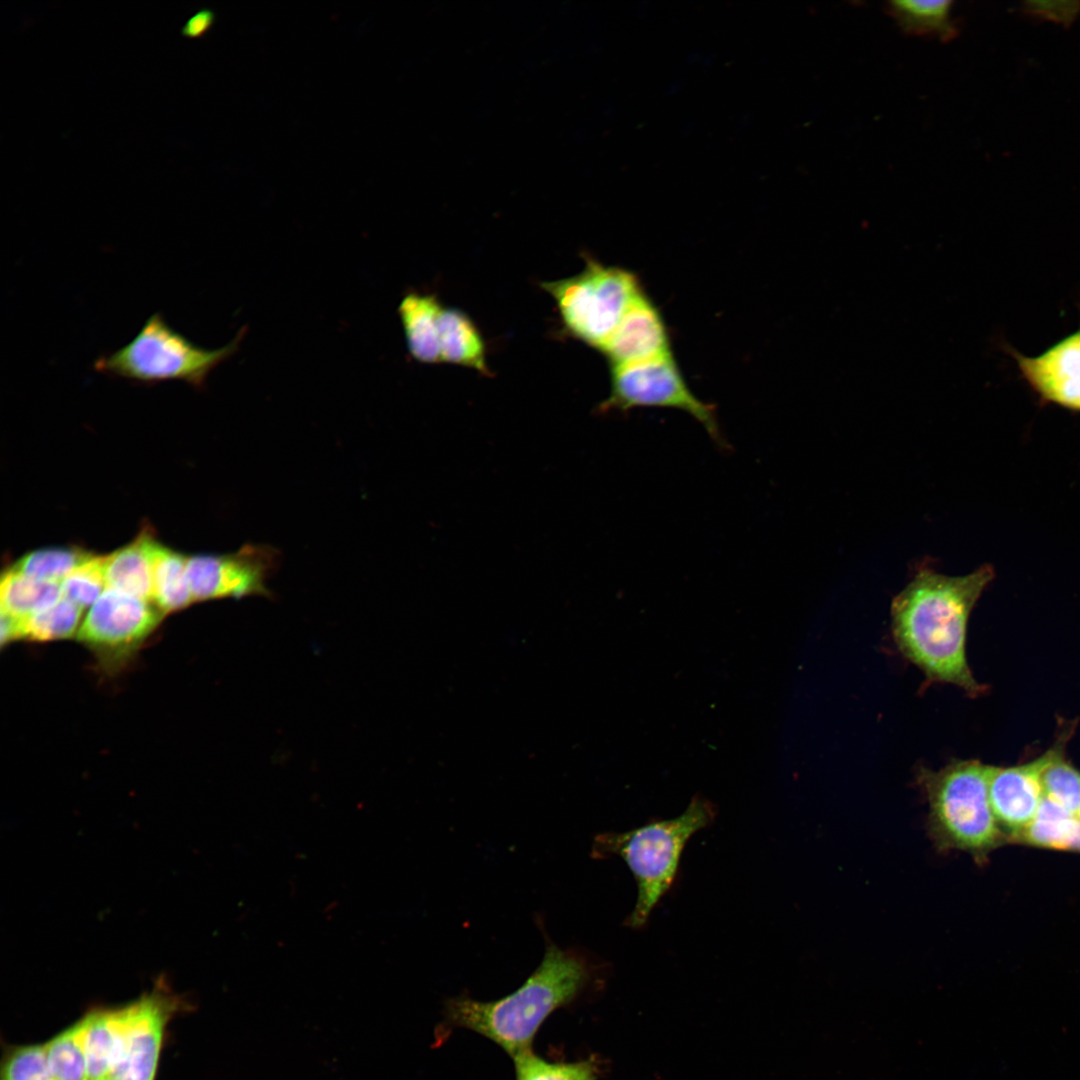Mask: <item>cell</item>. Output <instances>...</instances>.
Wrapping results in <instances>:
<instances>
[{
    "mask_svg": "<svg viewBox=\"0 0 1080 1080\" xmlns=\"http://www.w3.org/2000/svg\"><path fill=\"white\" fill-rule=\"evenodd\" d=\"M994 576L990 565L963 576L922 568L894 597V642L929 683L952 684L970 696L984 692L966 659V634L971 611Z\"/></svg>",
    "mask_w": 1080,
    "mask_h": 1080,
    "instance_id": "6da1fadb",
    "label": "cell"
},
{
    "mask_svg": "<svg viewBox=\"0 0 1080 1080\" xmlns=\"http://www.w3.org/2000/svg\"><path fill=\"white\" fill-rule=\"evenodd\" d=\"M593 973L587 954L575 947L559 948L546 937L540 965L517 990L490 1002L452 999L447 1016L452 1024L487 1037L515 1056L530 1049L545 1019L578 997Z\"/></svg>",
    "mask_w": 1080,
    "mask_h": 1080,
    "instance_id": "7a4b0ae2",
    "label": "cell"
},
{
    "mask_svg": "<svg viewBox=\"0 0 1080 1080\" xmlns=\"http://www.w3.org/2000/svg\"><path fill=\"white\" fill-rule=\"evenodd\" d=\"M717 815L714 804L695 796L685 811L670 819H654L625 832H604L594 837L591 856L619 857L631 871L637 888L634 907L624 920L633 930L644 928L679 873L686 844L710 826Z\"/></svg>",
    "mask_w": 1080,
    "mask_h": 1080,
    "instance_id": "3957f363",
    "label": "cell"
},
{
    "mask_svg": "<svg viewBox=\"0 0 1080 1080\" xmlns=\"http://www.w3.org/2000/svg\"><path fill=\"white\" fill-rule=\"evenodd\" d=\"M990 767L953 760L935 771L920 766L915 779L928 804L927 830L937 850L983 857L1001 840L988 792Z\"/></svg>",
    "mask_w": 1080,
    "mask_h": 1080,
    "instance_id": "277c9868",
    "label": "cell"
},
{
    "mask_svg": "<svg viewBox=\"0 0 1080 1080\" xmlns=\"http://www.w3.org/2000/svg\"><path fill=\"white\" fill-rule=\"evenodd\" d=\"M244 333L245 329H241L227 345L206 349L170 326L162 313L155 312L132 340L100 355L93 368L103 375L136 384L181 381L201 389L211 372L236 353Z\"/></svg>",
    "mask_w": 1080,
    "mask_h": 1080,
    "instance_id": "5b68a950",
    "label": "cell"
},
{
    "mask_svg": "<svg viewBox=\"0 0 1080 1080\" xmlns=\"http://www.w3.org/2000/svg\"><path fill=\"white\" fill-rule=\"evenodd\" d=\"M541 287L554 299L568 333L599 351L645 291L634 272L590 257L580 273Z\"/></svg>",
    "mask_w": 1080,
    "mask_h": 1080,
    "instance_id": "8992f818",
    "label": "cell"
},
{
    "mask_svg": "<svg viewBox=\"0 0 1080 1080\" xmlns=\"http://www.w3.org/2000/svg\"><path fill=\"white\" fill-rule=\"evenodd\" d=\"M610 393L599 412L626 413L635 408H671L699 422L720 447L727 441L720 430L716 408L689 388L672 353L633 364L610 367Z\"/></svg>",
    "mask_w": 1080,
    "mask_h": 1080,
    "instance_id": "52a82bcc",
    "label": "cell"
},
{
    "mask_svg": "<svg viewBox=\"0 0 1080 1080\" xmlns=\"http://www.w3.org/2000/svg\"><path fill=\"white\" fill-rule=\"evenodd\" d=\"M279 562L278 550L256 544L231 554L190 556L186 572L193 600L268 596L266 581Z\"/></svg>",
    "mask_w": 1080,
    "mask_h": 1080,
    "instance_id": "ba28073f",
    "label": "cell"
},
{
    "mask_svg": "<svg viewBox=\"0 0 1080 1080\" xmlns=\"http://www.w3.org/2000/svg\"><path fill=\"white\" fill-rule=\"evenodd\" d=\"M184 1003L161 987L129 1003L111 1080H155L165 1032Z\"/></svg>",
    "mask_w": 1080,
    "mask_h": 1080,
    "instance_id": "9c48e42d",
    "label": "cell"
},
{
    "mask_svg": "<svg viewBox=\"0 0 1080 1080\" xmlns=\"http://www.w3.org/2000/svg\"><path fill=\"white\" fill-rule=\"evenodd\" d=\"M160 616L150 601L106 588L90 607L78 629V639L95 648H127L152 632Z\"/></svg>",
    "mask_w": 1080,
    "mask_h": 1080,
    "instance_id": "30bf717a",
    "label": "cell"
},
{
    "mask_svg": "<svg viewBox=\"0 0 1080 1080\" xmlns=\"http://www.w3.org/2000/svg\"><path fill=\"white\" fill-rule=\"evenodd\" d=\"M1010 352L1042 401L1080 412V329L1037 356Z\"/></svg>",
    "mask_w": 1080,
    "mask_h": 1080,
    "instance_id": "8fae6325",
    "label": "cell"
},
{
    "mask_svg": "<svg viewBox=\"0 0 1080 1080\" xmlns=\"http://www.w3.org/2000/svg\"><path fill=\"white\" fill-rule=\"evenodd\" d=\"M600 352L610 367L643 362L673 352L664 317L645 291L629 307Z\"/></svg>",
    "mask_w": 1080,
    "mask_h": 1080,
    "instance_id": "7c38bea8",
    "label": "cell"
},
{
    "mask_svg": "<svg viewBox=\"0 0 1080 1080\" xmlns=\"http://www.w3.org/2000/svg\"><path fill=\"white\" fill-rule=\"evenodd\" d=\"M1044 756L1014 767H990L988 792L1001 830L1016 836L1034 818L1043 798L1040 780Z\"/></svg>",
    "mask_w": 1080,
    "mask_h": 1080,
    "instance_id": "4fadbf2b",
    "label": "cell"
},
{
    "mask_svg": "<svg viewBox=\"0 0 1080 1080\" xmlns=\"http://www.w3.org/2000/svg\"><path fill=\"white\" fill-rule=\"evenodd\" d=\"M156 542L151 529H143L132 542L105 555L107 588L152 601L153 550Z\"/></svg>",
    "mask_w": 1080,
    "mask_h": 1080,
    "instance_id": "5bb4252c",
    "label": "cell"
},
{
    "mask_svg": "<svg viewBox=\"0 0 1080 1080\" xmlns=\"http://www.w3.org/2000/svg\"><path fill=\"white\" fill-rule=\"evenodd\" d=\"M129 1015V1004L94 1008L80 1019L88 1080L108 1078Z\"/></svg>",
    "mask_w": 1080,
    "mask_h": 1080,
    "instance_id": "9a60e30c",
    "label": "cell"
},
{
    "mask_svg": "<svg viewBox=\"0 0 1080 1080\" xmlns=\"http://www.w3.org/2000/svg\"><path fill=\"white\" fill-rule=\"evenodd\" d=\"M442 305L432 294L409 292L401 300L398 314L409 354L418 362H441L439 316Z\"/></svg>",
    "mask_w": 1080,
    "mask_h": 1080,
    "instance_id": "2e32d148",
    "label": "cell"
},
{
    "mask_svg": "<svg viewBox=\"0 0 1080 1080\" xmlns=\"http://www.w3.org/2000/svg\"><path fill=\"white\" fill-rule=\"evenodd\" d=\"M441 361L461 365L488 375L485 344L472 321L463 311L442 307L439 316Z\"/></svg>",
    "mask_w": 1080,
    "mask_h": 1080,
    "instance_id": "e0dca14e",
    "label": "cell"
},
{
    "mask_svg": "<svg viewBox=\"0 0 1080 1080\" xmlns=\"http://www.w3.org/2000/svg\"><path fill=\"white\" fill-rule=\"evenodd\" d=\"M187 560L182 553L156 542L152 602L161 613L183 609L194 601L187 578Z\"/></svg>",
    "mask_w": 1080,
    "mask_h": 1080,
    "instance_id": "ac0fdd59",
    "label": "cell"
},
{
    "mask_svg": "<svg viewBox=\"0 0 1080 1080\" xmlns=\"http://www.w3.org/2000/svg\"><path fill=\"white\" fill-rule=\"evenodd\" d=\"M952 5L951 1H890L886 10L905 33L947 41L958 34Z\"/></svg>",
    "mask_w": 1080,
    "mask_h": 1080,
    "instance_id": "d6986e66",
    "label": "cell"
},
{
    "mask_svg": "<svg viewBox=\"0 0 1080 1080\" xmlns=\"http://www.w3.org/2000/svg\"><path fill=\"white\" fill-rule=\"evenodd\" d=\"M62 598L60 583L24 576L10 567L1 577V614L23 620Z\"/></svg>",
    "mask_w": 1080,
    "mask_h": 1080,
    "instance_id": "ffe728a7",
    "label": "cell"
},
{
    "mask_svg": "<svg viewBox=\"0 0 1080 1080\" xmlns=\"http://www.w3.org/2000/svg\"><path fill=\"white\" fill-rule=\"evenodd\" d=\"M1019 836L1035 846L1080 851V820L1043 796L1034 818Z\"/></svg>",
    "mask_w": 1080,
    "mask_h": 1080,
    "instance_id": "44dd1931",
    "label": "cell"
},
{
    "mask_svg": "<svg viewBox=\"0 0 1080 1080\" xmlns=\"http://www.w3.org/2000/svg\"><path fill=\"white\" fill-rule=\"evenodd\" d=\"M93 556L79 547H46L23 555L10 568L33 579L60 583Z\"/></svg>",
    "mask_w": 1080,
    "mask_h": 1080,
    "instance_id": "7402d4cb",
    "label": "cell"
},
{
    "mask_svg": "<svg viewBox=\"0 0 1080 1080\" xmlns=\"http://www.w3.org/2000/svg\"><path fill=\"white\" fill-rule=\"evenodd\" d=\"M53 1080H88L81 1019L45 1043Z\"/></svg>",
    "mask_w": 1080,
    "mask_h": 1080,
    "instance_id": "603a6c76",
    "label": "cell"
},
{
    "mask_svg": "<svg viewBox=\"0 0 1080 1080\" xmlns=\"http://www.w3.org/2000/svg\"><path fill=\"white\" fill-rule=\"evenodd\" d=\"M82 609L61 598L53 605L19 621L18 639L48 641L68 638L76 632Z\"/></svg>",
    "mask_w": 1080,
    "mask_h": 1080,
    "instance_id": "cb8c5ba5",
    "label": "cell"
},
{
    "mask_svg": "<svg viewBox=\"0 0 1080 1080\" xmlns=\"http://www.w3.org/2000/svg\"><path fill=\"white\" fill-rule=\"evenodd\" d=\"M1043 756L1040 773L1043 796L1076 815L1080 809V772L1057 750Z\"/></svg>",
    "mask_w": 1080,
    "mask_h": 1080,
    "instance_id": "d4e9b609",
    "label": "cell"
},
{
    "mask_svg": "<svg viewBox=\"0 0 1080 1080\" xmlns=\"http://www.w3.org/2000/svg\"><path fill=\"white\" fill-rule=\"evenodd\" d=\"M107 588L104 556H93L60 582L62 598L84 610L91 607Z\"/></svg>",
    "mask_w": 1080,
    "mask_h": 1080,
    "instance_id": "484cf974",
    "label": "cell"
},
{
    "mask_svg": "<svg viewBox=\"0 0 1080 1080\" xmlns=\"http://www.w3.org/2000/svg\"><path fill=\"white\" fill-rule=\"evenodd\" d=\"M517 1080H581L597 1072L595 1063L586 1060L575 1063L548 1062L530 1049L513 1056Z\"/></svg>",
    "mask_w": 1080,
    "mask_h": 1080,
    "instance_id": "4316f807",
    "label": "cell"
},
{
    "mask_svg": "<svg viewBox=\"0 0 1080 1080\" xmlns=\"http://www.w3.org/2000/svg\"><path fill=\"white\" fill-rule=\"evenodd\" d=\"M0 1080H53L45 1043L8 1047L1 1062Z\"/></svg>",
    "mask_w": 1080,
    "mask_h": 1080,
    "instance_id": "83f0119b",
    "label": "cell"
},
{
    "mask_svg": "<svg viewBox=\"0 0 1080 1080\" xmlns=\"http://www.w3.org/2000/svg\"><path fill=\"white\" fill-rule=\"evenodd\" d=\"M1021 14L1031 20L1050 21L1062 25L1068 29L1080 14V1L1056 0L1035 1L1029 0L1021 3Z\"/></svg>",
    "mask_w": 1080,
    "mask_h": 1080,
    "instance_id": "f1b7e54d",
    "label": "cell"
},
{
    "mask_svg": "<svg viewBox=\"0 0 1080 1080\" xmlns=\"http://www.w3.org/2000/svg\"><path fill=\"white\" fill-rule=\"evenodd\" d=\"M215 20L216 14L212 9H199L186 20L181 28V35L188 39L201 38L213 27Z\"/></svg>",
    "mask_w": 1080,
    "mask_h": 1080,
    "instance_id": "f546056e",
    "label": "cell"
},
{
    "mask_svg": "<svg viewBox=\"0 0 1080 1080\" xmlns=\"http://www.w3.org/2000/svg\"><path fill=\"white\" fill-rule=\"evenodd\" d=\"M596 1077H597V1072L592 1073V1074L582 1078L581 1080H596Z\"/></svg>",
    "mask_w": 1080,
    "mask_h": 1080,
    "instance_id": "4dcf8cb0",
    "label": "cell"
},
{
    "mask_svg": "<svg viewBox=\"0 0 1080 1080\" xmlns=\"http://www.w3.org/2000/svg\"><path fill=\"white\" fill-rule=\"evenodd\" d=\"M1076 816H1077V817H1078V819L1080 820V809L1078 810V812H1077Z\"/></svg>",
    "mask_w": 1080,
    "mask_h": 1080,
    "instance_id": "1f68e13d",
    "label": "cell"
},
{
    "mask_svg": "<svg viewBox=\"0 0 1080 1080\" xmlns=\"http://www.w3.org/2000/svg\"><path fill=\"white\" fill-rule=\"evenodd\" d=\"M97 1080H111V1079H109V1078H102V1079H97Z\"/></svg>",
    "mask_w": 1080,
    "mask_h": 1080,
    "instance_id": "d6a6232c",
    "label": "cell"
}]
</instances>
